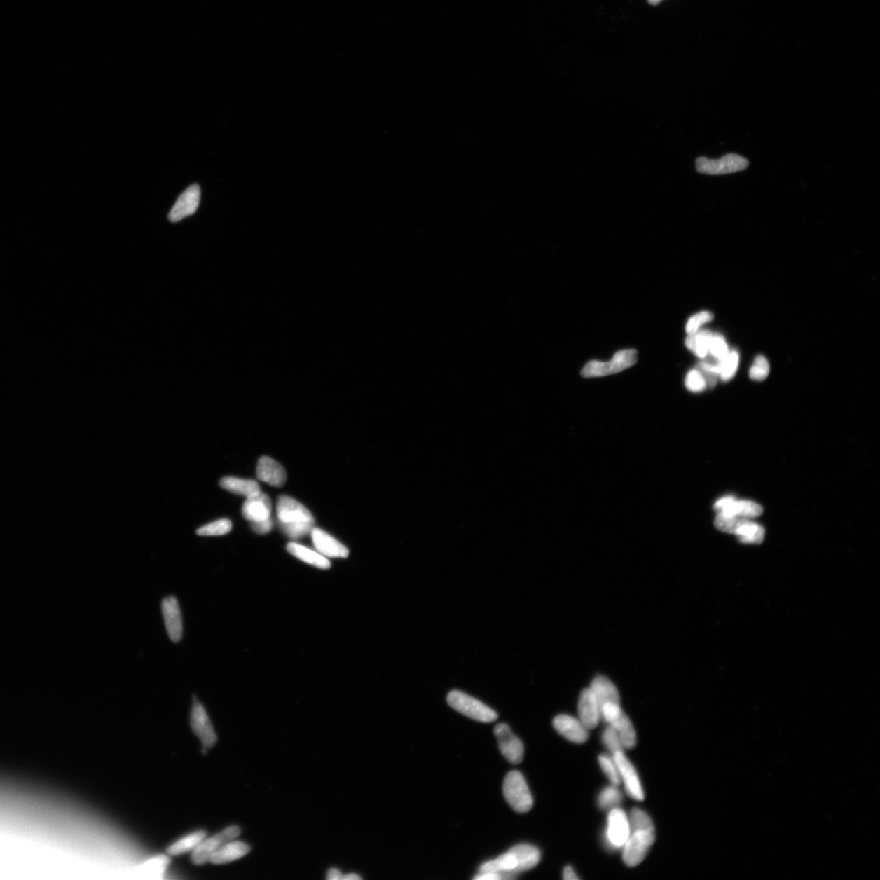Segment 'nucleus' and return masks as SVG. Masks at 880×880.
I'll return each mask as SVG.
<instances>
[{
	"instance_id": "9b49d317",
	"label": "nucleus",
	"mask_w": 880,
	"mask_h": 880,
	"mask_svg": "<svg viewBox=\"0 0 880 880\" xmlns=\"http://www.w3.org/2000/svg\"><path fill=\"white\" fill-rule=\"evenodd\" d=\"M715 511L718 514L731 515L744 519L759 517L763 512L759 504L752 501H738L736 498L727 496L719 499L714 504Z\"/></svg>"
},
{
	"instance_id": "bb28decb",
	"label": "nucleus",
	"mask_w": 880,
	"mask_h": 880,
	"mask_svg": "<svg viewBox=\"0 0 880 880\" xmlns=\"http://www.w3.org/2000/svg\"><path fill=\"white\" fill-rule=\"evenodd\" d=\"M608 724L617 729L624 748L633 749L636 746V731L626 714L623 713L621 716Z\"/></svg>"
},
{
	"instance_id": "c9c22d12",
	"label": "nucleus",
	"mask_w": 880,
	"mask_h": 880,
	"mask_svg": "<svg viewBox=\"0 0 880 880\" xmlns=\"http://www.w3.org/2000/svg\"><path fill=\"white\" fill-rule=\"evenodd\" d=\"M697 369L706 380L707 387L713 388L716 386L719 378V366L717 359H704L699 364Z\"/></svg>"
},
{
	"instance_id": "a19ab883",
	"label": "nucleus",
	"mask_w": 880,
	"mask_h": 880,
	"mask_svg": "<svg viewBox=\"0 0 880 880\" xmlns=\"http://www.w3.org/2000/svg\"><path fill=\"white\" fill-rule=\"evenodd\" d=\"M685 385H686L688 391L694 393L702 392L707 388L706 380H705L701 372L697 369H694L689 371Z\"/></svg>"
},
{
	"instance_id": "f8f14e48",
	"label": "nucleus",
	"mask_w": 880,
	"mask_h": 880,
	"mask_svg": "<svg viewBox=\"0 0 880 880\" xmlns=\"http://www.w3.org/2000/svg\"><path fill=\"white\" fill-rule=\"evenodd\" d=\"M278 522L281 523L311 522L315 519L311 512L294 498L281 496L277 504Z\"/></svg>"
},
{
	"instance_id": "6e6552de",
	"label": "nucleus",
	"mask_w": 880,
	"mask_h": 880,
	"mask_svg": "<svg viewBox=\"0 0 880 880\" xmlns=\"http://www.w3.org/2000/svg\"><path fill=\"white\" fill-rule=\"evenodd\" d=\"M494 734L497 737L500 751L511 764H519L523 762V744L517 736L512 733L507 724H497L494 728Z\"/></svg>"
},
{
	"instance_id": "49530a36",
	"label": "nucleus",
	"mask_w": 880,
	"mask_h": 880,
	"mask_svg": "<svg viewBox=\"0 0 880 880\" xmlns=\"http://www.w3.org/2000/svg\"><path fill=\"white\" fill-rule=\"evenodd\" d=\"M563 879L565 880H577L579 878L577 876L576 872H574L572 867L568 866L564 869Z\"/></svg>"
},
{
	"instance_id": "72a5a7b5",
	"label": "nucleus",
	"mask_w": 880,
	"mask_h": 880,
	"mask_svg": "<svg viewBox=\"0 0 880 880\" xmlns=\"http://www.w3.org/2000/svg\"><path fill=\"white\" fill-rule=\"evenodd\" d=\"M232 528V522L229 519L223 518L200 528L197 534L202 537L224 536L231 532Z\"/></svg>"
},
{
	"instance_id": "39448f33",
	"label": "nucleus",
	"mask_w": 880,
	"mask_h": 880,
	"mask_svg": "<svg viewBox=\"0 0 880 880\" xmlns=\"http://www.w3.org/2000/svg\"><path fill=\"white\" fill-rule=\"evenodd\" d=\"M748 160L737 154H727L717 160L701 157L696 160L697 172L702 174L721 176L742 172L748 167Z\"/></svg>"
},
{
	"instance_id": "aec40b11",
	"label": "nucleus",
	"mask_w": 880,
	"mask_h": 880,
	"mask_svg": "<svg viewBox=\"0 0 880 880\" xmlns=\"http://www.w3.org/2000/svg\"><path fill=\"white\" fill-rule=\"evenodd\" d=\"M518 863L514 855L508 851L496 859L484 862L480 866L478 874H498L501 879H512L518 874Z\"/></svg>"
},
{
	"instance_id": "2f4dec72",
	"label": "nucleus",
	"mask_w": 880,
	"mask_h": 880,
	"mask_svg": "<svg viewBox=\"0 0 880 880\" xmlns=\"http://www.w3.org/2000/svg\"><path fill=\"white\" fill-rule=\"evenodd\" d=\"M628 817L630 833L637 831L656 832L652 819L644 810L634 808Z\"/></svg>"
},
{
	"instance_id": "f03ea898",
	"label": "nucleus",
	"mask_w": 880,
	"mask_h": 880,
	"mask_svg": "<svg viewBox=\"0 0 880 880\" xmlns=\"http://www.w3.org/2000/svg\"><path fill=\"white\" fill-rule=\"evenodd\" d=\"M447 702L457 712L474 721L489 723L496 721L498 717L494 710L466 693L453 691L448 694Z\"/></svg>"
},
{
	"instance_id": "79ce46f5",
	"label": "nucleus",
	"mask_w": 880,
	"mask_h": 880,
	"mask_svg": "<svg viewBox=\"0 0 880 880\" xmlns=\"http://www.w3.org/2000/svg\"><path fill=\"white\" fill-rule=\"evenodd\" d=\"M744 518L731 516L723 514H718L716 519H715V526L723 532L729 534H734L740 523Z\"/></svg>"
},
{
	"instance_id": "0eeeda50",
	"label": "nucleus",
	"mask_w": 880,
	"mask_h": 880,
	"mask_svg": "<svg viewBox=\"0 0 880 880\" xmlns=\"http://www.w3.org/2000/svg\"><path fill=\"white\" fill-rule=\"evenodd\" d=\"M630 836L628 817L623 809L614 808L610 810L605 842L612 849L622 848Z\"/></svg>"
},
{
	"instance_id": "1a4fd4ad",
	"label": "nucleus",
	"mask_w": 880,
	"mask_h": 880,
	"mask_svg": "<svg viewBox=\"0 0 880 880\" xmlns=\"http://www.w3.org/2000/svg\"><path fill=\"white\" fill-rule=\"evenodd\" d=\"M612 757L617 764L621 783H624L628 796L636 801H643L645 799L643 788L633 764L629 762L624 752H616L612 755Z\"/></svg>"
},
{
	"instance_id": "a211bd4d",
	"label": "nucleus",
	"mask_w": 880,
	"mask_h": 880,
	"mask_svg": "<svg viewBox=\"0 0 880 880\" xmlns=\"http://www.w3.org/2000/svg\"><path fill=\"white\" fill-rule=\"evenodd\" d=\"M311 535L314 546L323 556L343 558L348 556V548L323 530L314 528Z\"/></svg>"
},
{
	"instance_id": "2eb2a0df",
	"label": "nucleus",
	"mask_w": 880,
	"mask_h": 880,
	"mask_svg": "<svg viewBox=\"0 0 880 880\" xmlns=\"http://www.w3.org/2000/svg\"><path fill=\"white\" fill-rule=\"evenodd\" d=\"M162 610L170 639L173 642H179L182 638L183 622L177 599L174 597L165 598L162 603Z\"/></svg>"
},
{
	"instance_id": "cd10ccee",
	"label": "nucleus",
	"mask_w": 880,
	"mask_h": 880,
	"mask_svg": "<svg viewBox=\"0 0 880 880\" xmlns=\"http://www.w3.org/2000/svg\"><path fill=\"white\" fill-rule=\"evenodd\" d=\"M713 333L707 329H699L698 331L688 334L686 346L696 357L704 359L708 356L709 344Z\"/></svg>"
},
{
	"instance_id": "7ed1b4c3",
	"label": "nucleus",
	"mask_w": 880,
	"mask_h": 880,
	"mask_svg": "<svg viewBox=\"0 0 880 880\" xmlns=\"http://www.w3.org/2000/svg\"><path fill=\"white\" fill-rule=\"evenodd\" d=\"M503 793L507 803L518 813H527L533 806L526 780L518 771L509 772L504 778Z\"/></svg>"
},
{
	"instance_id": "09e8293b",
	"label": "nucleus",
	"mask_w": 880,
	"mask_h": 880,
	"mask_svg": "<svg viewBox=\"0 0 880 880\" xmlns=\"http://www.w3.org/2000/svg\"><path fill=\"white\" fill-rule=\"evenodd\" d=\"M343 880H361L362 879V878L358 876V874H357L351 873V874H347V876H343Z\"/></svg>"
},
{
	"instance_id": "473e14b6",
	"label": "nucleus",
	"mask_w": 880,
	"mask_h": 880,
	"mask_svg": "<svg viewBox=\"0 0 880 880\" xmlns=\"http://www.w3.org/2000/svg\"><path fill=\"white\" fill-rule=\"evenodd\" d=\"M623 801V795L617 786L611 785L602 790L598 798V804L600 809L603 810H611L617 808L619 804Z\"/></svg>"
},
{
	"instance_id": "de8ad7c7",
	"label": "nucleus",
	"mask_w": 880,
	"mask_h": 880,
	"mask_svg": "<svg viewBox=\"0 0 880 880\" xmlns=\"http://www.w3.org/2000/svg\"><path fill=\"white\" fill-rule=\"evenodd\" d=\"M343 877L342 872L336 868L330 869L328 872L327 879L329 880H341Z\"/></svg>"
},
{
	"instance_id": "5701e85b",
	"label": "nucleus",
	"mask_w": 880,
	"mask_h": 880,
	"mask_svg": "<svg viewBox=\"0 0 880 880\" xmlns=\"http://www.w3.org/2000/svg\"><path fill=\"white\" fill-rule=\"evenodd\" d=\"M589 689L598 700L600 707L608 703L621 701L619 694L616 686L608 678L603 676L595 678L590 685Z\"/></svg>"
},
{
	"instance_id": "4c0bfd02",
	"label": "nucleus",
	"mask_w": 880,
	"mask_h": 880,
	"mask_svg": "<svg viewBox=\"0 0 880 880\" xmlns=\"http://www.w3.org/2000/svg\"><path fill=\"white\" fill-rule=\"evenodd\" d=\"M602 741L612 755L618 752H624V746L617 729L611 726L605 729L602 735Z\"/></svg>"
},
{
	"instance_id": "c03bdc74",
	"label": "nucleus",
	"mask_w": 880,
	"mask_h": 880,
	"mask_svg": "<svg viewBox=\"0 0 880 880\" xmlns=\"http://www.w3.org/2000/svg\"><path fill=\"white\" fill-rule=\"evenodd\" d=\"M251 523L253 531L258 534H267L271 531L273 527V522L271 518L261 520V521Z\"/></svg>"
},
{
	"instance_id": "412c9836",
	"label": "nucleus",
	"mask_w": 880,
	"mask_h": 880,
	"mask_svg": "<svg viewBox=\"0 0 880 880\" xmlns=\"http://www.w3.org/2000/svg\"><path fill=\"white\" fill-rule=\"evenodd\" d=\"M249 851L251 847L247 844L232 841L220 847L209 858V862L214 865L232 862L246 856Z\"/></svg>"
},
{
	"instance_id": "37998d69",
	"label": "nucleus",
	"mask_w": 880,
	"mask_h": 880,
	"mask_svg": "<svg viewBox=\"0 0 880 880\" xmlns=\"http://www.w3.org/2000/svg\"><path fill=\"white\" fill-rule=\"evenodd\" d=\"M713 319V315L709 312H701L694 314L687 323L686 331L687 334H692L698 331L700 327L703 324L711 322Z\"/></svg>"
},
{
	"instance_id": "e433bc0d",
	"label": "nucleus",
	"mask_w": 880,
	"mask_h": 880,
	"mask_svg": "<svg viewBox=\"0 0 880 880\" xmlns=\"http://www.w3.org/2000/svg\"><path fill=\"white\" fill-rule=\"evenodd\" d=\"M279 525L280 528L282 530V532L286 534L287 536L293 539H298L306 536V535L311 533L312 529L314 528V523L311 522L291 523H279Z\"/></svg>"
},
{
	"instance_id": "4be33fe9",
	"label": "nucleus",
	"mask_w": 880,
	"mask_h": 880,
	"mask_svg": "<svg viewBox=\"0 0 880 880\" xmlns=\"http://www.w3.org/2000/svg\"><path fill=\"white\" fill-rule=\"evenodd\" d=\"M509 851L516 859L518 872L528 871V869L537 866L539 861H541V851L531 844H522L515 845Z\"/></svg>"
},
{
	"instance_id": "c756f323",
	"label": "nucleus",
	"mask_w": 880,
	"mask_h": 880,
	"mask_svg": "<svg viewBox=\"0 0 880 880\" xmlns=\"http://www.w3.org/2000/svg\"><path fill=\"white\" fill-rule=\"evenodd\" d=\"M206 837L207 832L205 831L193 832L174 843L167 848V852L172 856H177V855L190 851L193 852Z\"/></svg>"
},
{
	"instance_id": "7c9ffc66",
	"label": "nucleus",
	"mask_w": 880,
	"mask_h": 880,
	"mask_svg": "<svg viewBox=\"0 0 880 880\" xmlns=\"http://www.w3.org/2000/svg\"><path fill=\"white\" fill-rule=\"evenodd\" d=\"M739 354L737 351L729 352L726 357L718 361L719 378L729 382L735 376L739 366Z\"/></svg>"
},
{
	"instance_id": "ea45409f",
	"label": "nucleus",
	"mask_w": 880,
	"mask_h": 880,
	"mask_svg": "<svg viewBox=\"0 0 880 880\" xmlns=\"http://www.w3.org/2000/svg\"><path fill=\"white\" fill-rule=\"evenodd\" d=\"M769 371L768 359L764 356H758L755 359L752 366L750 369L749 376L754 381L762 382L768 378Z\"/></svg>"
},
{
	"instance_id": "a878e982",
	"label": "nucleus",
	"mask_w": 880,
	"mask_h": 880,
	"mask_svg": "<svg viewBox=\"0 0 880 880\" xmlns=\"http://www.w3.org/2000/svg\"><path fill=\"white\" fill-rule=\"evenodd\" d=\"M220 487L227 491L248 497L260 491L259 483L252 479L224 477L219 482Z\"/></svg>"
},
{
	"instance_id": "20e7f679",
	"label": "nucleus",
	"mask_w": 880,
	"mask_h": 880,
	"mask_svg": "<svg viewBox=\"0 0 880 880\" xmlns=\"http://www.w3.org/2000/svg\"><path fill=\"white\" fill-rule=\"evenodd\" d=\"M656 841V832L637 831L630 833L623 849V861L628 867L642 863Z\"/></svg>"
},
{
	"instance_id": "8fccbe9b",
	"label": "nucleus",
	"mask_w": 880,
	"mask_h": 880,
	"mask_svg": "<svg viewBox=\"0 0 880 880\" xmlns=\"http://www.w3.org/2000/svg\"><path fill=\"white\" fill-rule=\"evenodd\" d=\"M647 1L649 2V4H651L652 5H657L660 2H662L663 0H647Z\"/></svg>"
},
{
	"instance_id": "b1692460",
	"label": "nucleus",
	"mask_w": 880,
	"mask_h": 880,
	"mask_svg": "<svg viewBox=\"0 0 880 880\" xmlns=\"http://www.w3.org/2000/svg\"><path fill=\"white\" fill-rule=\"evenodd\" d=\"M287 550L293 556L296 557L304 563L312 565V566L321 569H329L331 566L326 557L323 556L319 552L302 546V544L289 543L287 546Z\"/></svg>"
},
{
	"instance_id": "58836bf2",
	"label": "nucleus",
	"mask_w": 880,
	"mask_h": 880,
	"mask_svg": "<svg viewBox=\"0 0 880 880\" xmlns=\"http://www.w3.org/2000/svg\"><path fill=\"white\" fill-rule=\"evenodd\" d=\"M729 352V350L726 338L722 334H713L708 351V353L711 354L712 357L717 359V361H720V359L726 357Z\"/></svg>"
},
{
	"instance_id": "ddd939ff",
	"label": "nucleus",
	"mask_w": 880,
	"mask_h": 880,
	"mask_svg": "<svg viewBox=\"0 0 880 880\" xmlns=\"http://www.w3.org/2000/svg\"><path fill=\"white\" fill-rule=\"evenodd\" d=\"M200 200H201V189L198 184H193L179 196L171 212L169 213L168 219L172 222L176 223L192 216L197 212Z\"/></svg>"
},
{
	"instance_id": "f257e3e1",
	"label": "nucleus",
	"mask_w": 880,
	"mask_h": 880,
	"mask_svg": "<svg viewBox=\"0 0 880 880\" xmlns=\"http://www.w3.org/2000/svg\"><path fill=\"white\" fill-rule=\"evenodd\" d=\"M638 352L634 349H625L617 352L609 362L591 361L582 370L584 378L608 376L624 371L634 366L638 362Z\"/></svg>"
},
{
	"instance_id": "9d476101",
	"label": "nucleus",
	"mask_w": 880,
	"mask_h": 880,
	"mask_svg": "<svg viewBox=\"0 0 880 880\" xmlns=\"http://www.w3.org/2000/svg\"><path fill=\"white\" fill-rule=\"evenodd\" d=\"M191 727L194 734L201 740L205 748H211L216 744L217 736L211 720L208 717L206 709L197 699H193Z\"/></svg>"
},
{
	"instance_id": "a18cd8bd",
	"label": "nucleus",
	"mask_w": 880,
	"mask_h": 880,
	"mask_svg": "<svg viewBox=\"0 0 880 880\" xmlns=\"http://www.w3.org/2000/svg\"><path fill=\"white\" fill-rule=\"evenodd\" d=\"M474 880H499L502 879H501V876H500L498 874L483 873V874H478L477 876L474 878Z\"/></svg>"
},
{
	"instance_id": "6ab92c4d",
	"label": "nucleus",
	"mask_w": 880,
	"mask_h": 880,
	"mask_svg": "<svg viewBox=\"0 0 880 880\" xmlns=\"http://www.w3.org/2000/svg\"><path fill=\"white\" fill-rule=\"evenodd\" d=\"M256 474L261 481L277 488L284 486L287 479V472L282 465L268 457L259 458Z\"/></svg>"
},
{
	"instance_id": "dca6fc26",
	"label": "nucleus",
	"mask_w": 880,
	"mask_h": 880,
	"mask_svg": "<svg viewBox=\"0 0 880 880\" xmlns=\"http://www.w3.org/2000/svg\"><path fill=\"white\" fill-rule=\"evenodd\" d=\"M272 508L271 499L259 491L247 497L242 507V515L249 522L261 521L271 518Z\"/></svg>"
},
{
	"instance_id": "f704fd0d",
	"label": "nucleus",
	"mask_w": 880,
	"mask_h": 880,
	"mask_svg": "<svg viewBox=\"0 0 880 880\" xmlns=\"http://www.w3.org/2000/svg\"><path fill=\"white\" fill-rule=\"evenodd\" d=\"M598 762L610 782L614 786L619 787L621 783V775H619L617 764L613 757L607 754H601L598 757Z\"/></svg>"
},
{
	"instance_id": "c85d7f7f",
	"label": "nucleus",
	"mask_w": 880,
	"mask_h": 880,
	"mask_svg": "<svg viewBox=\"0 0 880 880\" xmlns=\"http://www.w3.org/2000/svg\"><path fill=\"white\" fill-rule=\"evenodd\" d=\"M170 861L171 860L166 855H159L139 865L135 869V872L144 877L161 879L166 872Z\"/></svg>"
},
{
	"instance_id": "423d86ee",
	"label": "nucleus",
	"mask_w": 880,
	"mask_h": 880,
	"mask_svg": "<svg viewBox=\"0 0 880 880\" xmlns=\"http://www.w3.org/2000/svg\"><path fill=\"white\" fill-rule=\"evenodd\" d=\"M241 829L238 826H232L225 828L224 831L218 833L216 836L205 838L203 841L198 844L191 855V861L194 865L200 866L209 862V858L217 850L222 847L224 844L233 841L241 834Z\"/></svg>"
},
{
	"instance_id": "4468645a",
	"label": "nucleus",
	"mask_w": 880,
	"mask_h": 880,
	"mask_svg": "<svg viewBox=\"0 0 880 880\" xmlns=\"http://www.w3.org/2000/svg\"><path fill=\"white\" fill-rule=\"evenodd\" d=\"M553 726L562 736L574 743L582 744L589 738V729L579 719L570 715H558L554 719Z\"/></svg>"
},
{
	"instance_id": "f3484780",
	"label": "nucleus",
	"mask_w": 880,
	"mask_h": 880,
	"mask_svg": "<svg viewBox=\"0 0 880 880\" xmlns=\"http://www.w3.org/2000/svg\"><path fill=\"white\" fill-rule=\"evenodd\" d=\"M579 719L588 729L596 728L601 720V707L589 688L583 689L578 703Z\"/></svg>"
},
{
	"instance_id": "393cba45",
	"label": "nucleus",
	"mask_w": 880,
	"mask_h": 880,
	"mask_svg": "<svg viewBox=\"0 0 880 880\" xmlns=\"http://www.w3.org/2000/svg\"><path fill=\"white\" fill-rule=\"evenodd\" d=\"M764 534V528L750 519H743L734 532L740 542L754 544L762 543Z\"/></svg>"
}]
</instances>
